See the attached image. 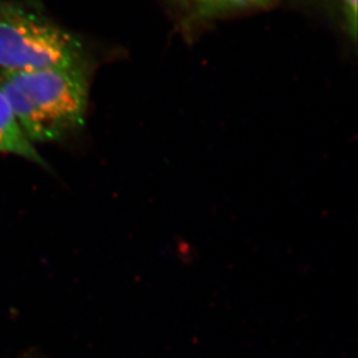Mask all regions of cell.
Returning a JSON list of instances; mask_svg holds the SVG:
<instances>
[{
    "instance_id": "3957f363",
    "label": "cell",
    "mask_w": 358,
    "mask_h": 358,
    "mask_svg": "<svg viewBox=\"0 0 358 358\" xmlns=\"http://www.w3.org/2000/svg\"><path fill=\"white\" fill-rule=\"evenodd\" d=\"M0 152L10 153L24 159L43 164L34 144L21 130L6 96L0 88Z\"/></svg>"
},
{
    "instance_id": "6da1fadb",
    "label": "cell",
    "mask_w": 358,
    "mask_h": 358,
    "mask_svg": "<svg viewBox=\"0 0 358 358\" xmlns=\"http://www.w3.org/2000/svg\"><path fill=\"white\" fill-rule=\"evenodd\" d=\"M0 88L29 142H55L84 123L88 63L0 76Z\"/></svg>"
},
{
    "instance_id": "277c9868",
    "label": "cell",
    "mask_w": 358,
    "mask_h": 358,
    "mask_svg": "<svg viewBox=\"0 0 358 358\" xmlns=\"http://www.w3.org/2000/svg\"><path fill=\"white\" fill-rule=\"evenodd\" d=\"M274 0H192L202 17H213L237 10L268 6Z\"/></svg>"
},
{
    "instance_id": "5b68a950",
    "label": "cell",
    "mask_w": 358,
    "mask_h": 358,
    "mask_svg": "<svg viewBox=\"0 0 358 358\" xmlns=\"http://www.w3.org/2000/svg\"><path fill=\"white\" fill-rule=\"evenodd\" d=\"M334 19L343 34L352 41H357L358 0H333Z\"/></svg>"
},
{
    "instance_id": "7a4b0ae2",
    "label": "cell",
    "mask_w": 358,
    "mask_h": 358,
    "mask_svg": "<svg viewBox=\"0 0 358 358\" xmlns=\"http://www.w3.org/2000/svg\"><path fill=\"white\" fill-rule=\"evenodd\" d=\"M86 62L75 35L31 8L0 1V76Z\"/></svg>"
}]
</instances>
